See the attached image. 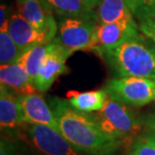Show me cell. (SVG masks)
<instances>
[{
  "label": "cell",
  "instance_id": "cb8c5ba5",
  "mask_svg": "<svg viewBox=\"0 0 155 155\" xmlns=\"http://www.w3.org/2000/svg\"><path fill=\"white\" fill-rule=\"evenodd\" d=\"M144 137H146L147 139H149L150 141H152L153 143L155 144V132L154 131H150V130H146L143 134Z\"/></svg>",
  "mask_w": 155,
  "mask_h": 155
},
{
  "label": "cell",
  "instance_id": "484cf974",
  "mask_svg": "<svg viewBox=\"0 0 155 155\" xmlns=\"http://www.w3.org/2000/svg\"><path fill=\"white\" fill-rule=\"evenodd\" d=\"M148 45H149V48H151V51H153V54L155 55V45H154V43H152V45H149V43H148Z\"/></svg>",
  "mask_w": 155,
  "mask_h": 155
},
{
  "label": "cell",
  "instance_id": "30bf717a",
  "mask_svg": "<svg viewBox=\"0 0 155 155\" xmlns=\"http://www.w3.org/2000/svg\"><path fill=\"white\" fill-rule=\"evenodd\" d=\"M18 99L27 124L45 125L58 130L54 111L41 95L35 92L18 95Z\"/></svg>",
  "mask_w": 155,
  "mask_h": 155
},
{
  "label": "cell",
  "instance_id": "ba28073f",
  "mask_svg": "<svg viewBox=\"0 0 155 155\" xmlns=\"http://www.w3.org/2000/svg\"><path fill=\"white\" fill-rule=\"evenodd\" d=\"M72 54L73 51L67 49L57 41L52 40L48 43V57L35 80V87L38 92L45 93L48 91L58 77L69 73L66 61Z\"/></svg>",
  "mask_w": 155,
  "mask_h": 155
},
{
  "label": "cell",
  "instance_id": "5b68a950",
  "mask_svg": "<svg viewBox=\"0 0 155 155\" xmlns=\"http://www.w3.org/2000/svg\"><path fill=\"white\" fill-rule=\"evenodd\" d=\"M97 26L93 19L64 17L60 23L58 38H54V41L73 52L91 51Z\"/></svg>",
  "mask_w": 155,
  "mask_h": 155
},
{
  "label": "cell",
  "instance_id": "52a82bcc",
  "mask_svg": "<svg viewBox=\"0 0 155 155\" xmlns=\"http://www.w3.org/2000/svg\"><path fill=\"white\" fill-rule=\"evenodd\" d=\"M140 36L138 25L133 18L118 22L100 24L96 29L91 51L97 52L100 55L102 52L116 48L127 40Z\"/></svg>",
  "mask_w": 155,
  "mask_h": 155
},
{
  "label": "cell",
  "instance_id": "3957f363",
  "mask_svg": "<svg viewBox=\"0 0 155 155\" xmlns=\"http://www.w3.org/2000/svg\"><path fill=\"white\" fill-rule=\"evenodd\" d=\"M93 116L106 134L122 140L135 136L143 126L141 119L127 105L109 97L104 107Z\"/></svg>",
  "mask_w": 155,
  "mask_h": 155
},
{
  "label": "cell",
  "instance_id": "d4e9b609",
  "mask_svg": "<svg viewBox=\"0 0 155 155\" xmlns=\"http://www.w3.org/2000/svg\"><path fill=\"white\" fill-rule=\"evenodd\" d=\"M83 1L85 2V4L88 6L89 8L94 9L96 6H98L100 0H83Z\"/></svg>",
  "mask_w": 155,
  "mask_h": 155
},
{
  "label": "cell",
  "instance_id": "8992f818",
  "mask_svg": "<svg viewBox=\"0 0 155 155\" xmlns=\"http://www.w3.org/2000/svg\"><path fill=\"white\" fill-rule=\"evenodd\" d=\"M26 137L43 155H80V152L58 129L45 125L29 124Z\"/></svg>",
  "mask_w": 155,
  "mask_h": 155
},
{
  "label": "cell",
  "instance_id": "ac0fdd59",
  "mask_svg": "<svg viewBox=\"0 0 155 155\" xmlns=\"http://www.w3.org/2000/svg\"><path fill=\"white\" fill-rule=\"evenodd\" d=\"M22 54L7 30H0V64H10L16 63Z\"/></svg>",
  "mask_w": 155,
  "mask_h": 155
},
{
  "label": "cell",
  "instance_id": "7a4b0ae2",
  "mask_svg": "<svg viewBox=\"0 0 155 155\" xmlns=\"http://www.w3.org/2000/svg\"><path fill=\"white\" fill-rule=\"evenodd\" d=\"M117 77H138L155 80V55L142 36L123 42L100 54Z\"/></svg>",
  "mask_w": 155,
  "mask_h": 155
},
{
  "label": "cell",
  "instance_id": "5bb4252c",
  "mask_svg": "<svg viewBox=\"0 0 155 155\" xmlns=\"http://www.w3.org/2000/svg\"><path fill=\"white\" fill-rule=\"evenodd\" d=\"M49 13H55L63 17H77L94 19L97 14L94 9L89 8L83 0H40Z\"/></svg>",
  "mask_w": 155,
  "mask_h": 155
},
{
  "label": "cell",
  "instance_id": "4316f807",
  "mask_svg": "<svg viewBox=\"0 0 155 155\" xmlns=\"http://www.w3.org/2000/svg\"><path fill=\"white\" fill-rule=\"evenodd\" d=\"M125 1L127 2V4L129 5V7L131 8L132 7V4H133V0H125Z\"/></svg>",
  "mask_w": 155,
  "mask_h": 155
},
{
  "label": "cell",
  "instance_id": "9a60e30c",
  "mask_svg": "<svg viewBox=\"0 0 155 155\" xmlns=\"http://www.w3.org/2000/svg\"><path fill=\"white\" fill-rule=\"evenodd\" d=\"M68 102L74 109L83 113L98 112L104 107L108 99V93L105 89L88 92L71 91L67 94Z\"/></svg>",
  "mask_w": 155,
  "mask_h": 155
},
{
  "label": "cell",
  "instance_id": "277c9868",
  "mask_svg": "<svg viewBox=\"0 0 155 155\" xmlns=\"http://www.w3.org/2000/svg\"><path fill=\"white\" fill-rule=\"evenodd\" d=\"M109 98L128 106L143 107L155 100V80L138 77H117L107 83Z\"/></svg>",
  "mask_w": 155,
  "mask_h": 155
},
{
  "label": "cell",
  "instance_id": "2e32d148",
  "mask_svg": "<svg viewBox=\"0 0 155 155\" xmlns=\"http://www.w3.org/2000/svg\"><path fill=\"white\" fill-rule=\"evenodd\" d=\"M133 16L125 0H100L98 4L97 18L101 24L131 19Z\"/></svg>",
  "mask_w": 155,
  "mask_h": 155
},
{
  "label": "cell",
  "instance_id": "6da1fadb",
  "mask_svg": "<svg viewBox=\"0 0 155 155\" xmlns=\"http://www.w3.org/2000/svg\"><path fill=\"white\" fill-rule=\"evenodd\" d=\"M51 107L57 118L58 131L81 152L87 155H113L123 140L106 134L93 114L83 113L58 98L51 99Z\"/></svg>",
  "mask_w": 155,
  "mask_h": 155
},
{
  "label": "cell",
  "instance_id": "d6986e66",
  "mask_svg": "<svg viewBox=\"0 0 155 155\" xmlns=\"http://www.w3.org/2000/svg\"><path fill=\"white\" fill-rule=\"evenodd\" d=\"M133 15L140 22L155 18V0H133Z\"/></svg>",
  "mask_w": 155,
  "mask_h": 155
},
{
  "label": "cell",
  "instance_id": "7402d4cb",
  "mask_svg": "<svg viewBox=\"0 0 155 155\" xmlns=\"http://www.w3.org/2000/svg\"><path fill=\"white\" fill-rule=\"evenodd\" d=\"M141 122L146 130L155 132V113L148 114V115L141 118Z\"/></svg>",
  "mask_w": 155,
  "mask_h": 155
},
{
  "label": "cell",
  "instance_id": "603a6c76",
  "mask_svg": "<svg viewBox=\"0 0 155 155\" xmlns=\"http://www.w3.org/2000/svg\"><path fill=\"white\" fill-rule=\"evenodd\" d=\"M0 155H14L7 142L3 140H1V144H0Z\"/></svg>",
  "mask_w": 155,
  "mask_h": 155
},
{
  "label": "cell",
  "instance_id": "8fae6325",
  "mask_svg": "<svg viewBox=\"0 0 155 155\" xmlns=\"http://www.w3.org/2000/svg\"><path fill=\"white\" fill-rule=\"evenodd\" d=\"M16 6L18 13L54 39L57 23L52 14L43 7L40 0H16Z\"/></svg>",
  "mask_w": 155,
  "mask_h": 155
},
{
  "label": "cell",
  "instance_id": "4fadbf2b",
  "mask_svg": "<svg viewBox=\"0 0 155 155\" xmlns=\"http://www.w3.org/2000/svg\"><path fill=\"white\" fill-rule=\"evenodd\" d=\"M0 82L1 85L17 93V95L38 92L25 68L18 63L1 64Z\"/></svg>",
  "mask_w": 155,
  "mask_h": 155
},
{
  "label": "cell",
  "instance_id": "7c38bea8",
  "mask_svg": "<svg viewBox=\"0 0 155 155\" xmlns=\"http://www.w3.org/2000/svg\"><path fill=\"white\" fill-rule=\"evenodd\" d=\"M27 124L21 109L18 95L1 85L0 89V125L2 129H16Z\"/></svg>",
  "mask_w": 155,
  "mask_h": 155
},
{
  "label": "cell",
  "instance_id": "44dd1931",
  "mask_svg": "<svg viewBox=\"0 0 155 155\" xmlns=\"http://www.w3.org/2000/svg\"><path fill=\"white\" fill-rule=\"evenodd\" d=\"M8 6L5 4H1L0 9V30H7L8 26Z\"/></svg>",
  "mask_w": 155,
  "mask_h": 155
},
{
  "label": "cell",
  "instance_id": "ffe728a7",
  "mask_svg": "<svg viewBox=\"0 0 155 155\" xmlns=\"http://www.w3.org/2000/svg\"><path fill=\"white\" fill-rule=\"evenodd\" d=\"M130 155H155V144L141 134L133 142Z\"/></svg>",
  "mask_w": 155,
  "mask_h": 155
},
{
  "label": "cell",
  "instance_id": "9c48e42d",
  "mask_svg": "<svg viewBox=\"0 0 155 155\" xmlns=\"http://www.w3.org/2000/svg\"><path fill=\"white\" fill-rule=\"evenodd\" d=\"M7 31L22 52L36 45H48L54 40L48 33L35 27L20 13L10 15Z\"/></svg>",
  "mask_w": 155,
  "mask_h": 155
},
{
  "label": "cell",
  "instance_id": "e0dca14e",
  "mask_svg": "<svg viewBox=\"0 0 155 155\" xmlns=\"http://www.w3.org/2000/svg\"><path fill=\"white\" fill-rule=\"evenodd\" d=\"M48 51V45H36L24 51L21 57L18 58L16 63L22 64L27 71L28 75L31 79L32 83L35 84V78L38 77L40 68L45 63Z\"/></svg>",
  "mask_w": 155,
  "mask_h": 155
}]
</instances>
